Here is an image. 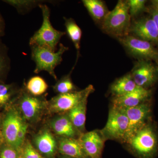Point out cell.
Instances as JSON below:
<instances>
[{
  "label": "cell",
  "instance_id": "obj_16",
  "mask_svg": "<svg viewBox=\"0 0 158 158\" xmlns=\"http://www.w3.org/2000/svg\"><path fill=\"white\" fill-rule=\"evenodd\" d=\"M50 126L60 137L78 138L81 135L74 126L67 114L53 118L50 122Z\"/></svg>",
  "mask_w": 158,
  "mask_h": 158
},
{
  "label": "cell",
  "instance_id": "obj_10",
  "mask_svg": "<svg viewBox=\"0 0 158 158\" xmlns=\"http://www.w3.org/2000/svg\"><path fill=\"white\" fill-rule=\"evenodd\" d=\"M25 121L20 111L15 108L9 110L3 120V138L8 145L17 150L18 134Z\"/></svg>",
  "mask_w": 158,
  "mask_h": 158
},
{
  "label": "cell",
  "instance_id": "obj_7",
  "mask_svg": "<svg viewBox=\"0 0 158 158\" xmlns=\"http://www.w3.org/2000/svg\"><path fill=\"white\" fill-rule=\"evenodd\" d=\"M94 90L93 86L89 85L83 90L57 94L48 102L47 107L52 113H68L84 98L89 97Z\"/></svg>",
  "mask_w": 158,
  "mask_h": 158
},
{
  "label": "cell",
  "instance_id": "obj_18",
  "mask_svg": "<svg viewBox=\"0 0 158 158\" xmlns=\"http://www.w3.org/2000/svg\"><path fill=\"white\" fill-rule=\"evenodd\" d=\"M88 97L84 98L67 113L74 126L81 135L85 133L86 110Z\"/></svg>",
  "mask_w": 158,
  "mask_h": 158
},
{
  "label": "cell",
  "instance_id": "obj_35",
  "mask_svg": "<svg viewBox=\"0 0 158 158\" xmlns=\"http://www.w3.org/2000/svg\"><path fill=\"white\" fill-rule=\"evenodd\" d=\"M18 158H24V157L22 155L18 156Z\"/></svg>",
  "mask_w": 158,
  "mask_h": 158
},
{
  "label": "cell",
  "instance_id": "obj_37",
  "mask_svg": "<svg viewBox=\"0 0 158 158\" xmlns=\"http://www.w3.org/2000/svg\"><path fill=\"white\" fill-rule=\"evenodd\" d=\"M0 124H1V119H0Z\"/></svg>",
  "mask_w": 158,
  "mask_h": 158
},
{
  "label": "cell",
  "instance_id": "obj_30",
  "mask_svg": "<svg viewBox=\"0 0 158 158\" xmlns=\"http://www.w3.org/2000/svg\"><path fill=\"white\" fill-rule=\"evenodd\" d=\"M27 130V124L25 122L20 129L17 136L18 150L23 145Z\"/></svg>",
  "mask_w": 158,
  "mask_h": 158
},
{
  "label": "cell",
  "instance_id": "obj_34",
  "mask_svg": "<svg viewBox=\"0 0 158 158\" xmlns=\"http://www.w3.org/2000/svg\"><path fill=\"white\" fill-rule=\"evenodd\" d=\"M152 3H154V4H156L158 5V1H152Z\"/></svg>",
  "mask_w": 158,
  "mask_h": 158
},
{
  "label": "cell",
  "instance_id": "obj_36",
  "mask_svg": "<svg viewBox=\"0 0 158 158\" xmlns=\"http://www.w3.org/2000/svg\"><path fill=\"white\" fill-rule=\"evenodd\" d=\"M156 62L157 65V66L158 67V59L156 60Z\"/></svg>",
  "mask_w": 158,
  "mask_h": 158
},
{
  "label": "cell",
  "instance_id": "obj_15",
  "mask_svg": "<svg viewBox=\"0 0 158 158\" xmlns=\"http://www.w3.org/2000/svg\"><path fill=\"white\" fill-rule=\"evenodd\" d=\"M38 152L45 158H53L58 149V142L50 131L41 130L33 139Z\"/></svg>",
  "mask_w": 158,
  "mask_h": 158
},
{
  "label": "cell",
  "instance_id": "obj_29",
  "mask_svg": "<svg viewBox=\"0 0 158 158\" xmlns=\"http://www.w3.org/2000/svg\"><path fill=\"white\" fill-rule=\"evenodd\" d=\"M17 150L8 145L3 148L1 152V158H18Z\"/></svg>",
  "mask_w": 158,
  "mask_h": 158
},
{
  "label": "cell",
  "instance_id": "obj_11",
  "mask_svg": "<svg viewBox=\"0 0 158 158\" xmlns=\"http://www.w3.org/2000/svg\"><path fill=\"white\" fill-rule=\"evenodd\" d=\"M136 85L148 89L157 81L158 67L146 60H139L131 73Z\"/></svg>",
  "mask_w": 158,
  "mask_h": 158
},
{
  "label": "cell",
  "instance_id": "obj_22",
  "mask_svg": "<svg viewBox=\"0 0 158 158\" xmlns=\"http://www.w3.org/2000/svg\"><path fill=\"white\" fill-rule=\"evenodd\" d=\"M65 21L66 34H67L71 40L72 41L77 50V60L80 55L81 41L82 37V31L74 20L72 18L63 17ZM76 61V63H77ZM76 63L75 65H76Z\"/></svg>",
  "mask_w": 158,
  "mask_h": 158
},
{
  "label": "cell",
  "instance_id": "obj_4",
  "mask_svg": "<svg viewBox=\"0 0 158 158\" xmlns=\"http://www.w3.org/2000/svg\"><path fill=\"white\" fill-rule=\"evenodd\" d=\"M31 59L36 65L34 73L38 74L45 71L57 81L55 69L62 62V56L68 50L69 48L60 43L59 48L56 52L36 46H31Z\"/></svg>",
  "mask_w": 158,
  "mask_h": 158
},
{
  "label": "cell",
  "instance_id": "obj_12",
  "mask_svg": "<svg viewBox=\"0 0 158 158\" xmlns=\"http://www.w3.org/2000/svg\"><path fill=\"white\" fill-rule=\"evenodd\" d=\"M79 139L89 158H102L106 139L100 130L83 133Z\"/></svg>",
  "mask_w": 158,
  "mask_h": 158
},
{
  "label": "cell",
  "instance_id": "obj_27",
  "mask_svg": "<svg viewBox=\"0 0 158 158\" xmlns=\"http://www.w3.org/2000/svg\"><path fill=\"white\" fill-rule=\"evenodd\" d=\"M129 13L131 16H137L144 11L146 1L144 0H129L128 1Z\"/></svg>",
  "mask_w": 158,
  "mask_h": 158
},
{
  "label": "cell",
  "instance_id": "obj_19",
  "mask_svg": "<svg viewBox=\"0 0 158 158\" xmlns=\"http://www.w3.org/2000/svg\"><path fill=\"white\" fill-rule=\"evenodd\" d=\"M21 91V89L14 83L0 82V109L8 107L16 101Z\"/></svg>",
  "mask_w": 158,
  "mask_h": 158
},
{
  "label": "cell",
  "instance_id": "obj_3",
  "mask_svg": "<svg viewBox=\"0 0 158 158\" xmlns=\"http://www.w3.org/2000/svg\"><path fill=\"white\" fill-rule=\"evenodd\" d=\"M131 18L127 1H118L102 23L103 30L118 38L127 36L130 32Z\"/></svg>",
  "mask_w": 158,
  "mask_h": 158
},
{
  "label": "cell",
  "instance_id": "obj_17",
  "mask_svg": "<svg viewBox=\"0 0 158 158\" xmlns=\"http://www.w3.org/2000/svg\"><path fill=\"white\" fill-rule=\"evenodd\" d=\"M59 139L58 149L62 155L76 158H89L79 138L60 137Z\"/></svg>",
  "mask_w": 158,
  "mask_h": 158
},
{
  "label": "cell",
  "instance_id": "obj_13",
  "mask_svg": "<svg viewBox=\"0 0 158 158\" xmlns=\"http://www.w3.org/2000/svg\"><path fill=\"white\" fill-rule=\"evenodd\" d=\"M130 32L135 37L158 46V30L151 17L135 21L131 25Z\"/></svg>",
  "mask_w": 158,
  "mask_h": 158
},
{
  "label": "cell",
  "instance_id": "obj_6",
  "mask_svg": "<svg viewBox=\"0 0 158 158\" xmlns=\"http://www.w3.org/2000/svg\"><path fill=\"white\" fill-rule=\"evenodd\" d=\"M128 125V119L121 109L112 106L109 111L106 124L100 130L106 140H115L123 142Z\"/></svg>",
  "mask_w": 158,
  "mask_h": 158
},
{
  "label": "cell",
  "instance_id": "obj_23",
  "mask_svg": "<svg viewBox=\"0 0 158 158\" xmlns=\"http://www.w3.org/2000/svg\"><path fill=\"white\" fill-rule=\"evenodd\" d=\"M4 2L10 5L16 9L20 14L27 13L31 10L41 4L47 2L56 3L52 1H39V0H3Z\"/></svg>",
  "mask_w": 158,
  "mask_h": 158
},
{
  "label": "cell",
  "instance_id": "obj_20",
  "mask_svg": "<svg viewBox=\"0 0 158 158\" xmlns=\"http://www.w3.org/2000/svg\"><path fill=\"white\" fill-rule=\"evenodd\" d=\"M82 3L96 22L102 23L109 13L105 3L100 0H83Z\"/></svg>",
  "mask_w": 158,
  "mask_h": 158
},
{
  "label": "cell",
  "instance_id": "obj_32",
  "mask_svg": "<svg viewBox=\"0 0 158 158\" xmlns=\"http://www.w3.org/2000/svg\"><path fill=\"white\" fill-rule=\"evenodd\" d=\"M5 30H6V22L2 15L0 13V40H1V37L5 36Z\"/></svg>",
  "mask_w": 158,
  "mask_h": 158
},
{
  "label": "cell",
  "instance_id": "obj_28",
  "mask_svg": "<svg viewBox=\"0 0 158 158\" xmlns=\"http://www.w3.org/2000/svg\"><path fill=\"white\" fill-rule=\"evenodd\" d=\"M22 155L24 158H45L29 141H27L25 145Z\"/></svg>",
  "mask_w": 158,
  "mask_h": 158
},
{
  "label": "cell",
  "instance_id": "obj_14",
  "mask_svg": "<svg viewBox=\"0 0 158 158\" xmlns=\"http://www.w3.org/2000/svg\"><path fill=\"white\" fill-rule=\"evenodd\" d=\"M150 94V90L137 86L129 93L114 97L112 106L120 109L134 107L147 102Z\"/></svg>",
  "mask_w": 158,
  "mask_h": 158
},
{
  "label": "cell",
  "instance_id": "obj_8",
  "mask_svg": "<svg viewBox=\"0 0 158 158\" xmlns=\"http://www.w3.org/2000/svg\"><path fill=\"white\" fill-rule=\"evenodd\" d=\"M120 109L125 113L128 119V127L123 142L126 143L137 132L148 124L151 109L147 102L134 107Z\"/></svg>",
  "mask_w": 158,
  "mask_h": 158
},
{
  "label": "cell",
  "instance_id": "obj_25",
  "mask_svg": "<svg viewBox=\"0 0 158 158\" xmlns=\"http://www.w3.org/2000/svg\"><path fill=\"white\" fill-rule=\"evenodd\" d=\"M9 48L0 40V82H5L11 68Z\"/></svg>",
  "mask_w": 158,
  "mask_h": 158
},
{
  "label": "cell",
  "instance_id": "obj_33",
  "mask_svg": "<svg viewBox=\"0 0 158 158\" xmlns=\"http://www.w3.org/2000/svg\"><path fill=\"white\" fill-rule=\"evenodd\" d=\"M61 158H76L71 157H69V156H67L62 155V156L61 157Z\"/></svg>",
  "mask_w": 158,
  "mask_h": 158
},
{
  "label": "cell",
  "instance_id": "obj_21",
  "mask_svg": "<svg viewBox=\"0 0 158 158\" xmlns=\"http://www.w3.org/2000/svg\"><path fill=\"white\" fill-rule=\"evenodd\" d=\"M137 86L131 74H127L113 83L111 87V91L114 96H120L132 91Z\"/></svg>",
  "mask_w": 158,
  "mask_h": 158
},
{
  "label": "cell",
  "instance_id": "obj_9",
  "mask_svg": "<svg viewBox=\"0 0 158 158\" xmlns=\"http://www.w3.org/2000/svg\"><path fill=\"white\" fill-rule=\"evenodd\" d=\"M119 40L131 55L139 60L156 62L158 59V50L151 43L128 35L119 38Z\"/></svg>",
  "mask_w": 158,
  "mask_h": 158
},
{
  "label": "cell",
  "instance_id": "obj_24",
  "mask_svg": "<svg viewBox=\"0 0 158 158\" xmlns=\"http://www.w3.org/2000/svg\"><path fill=\"white\" fill-rule=\"evenodd\" d=\"M24 88L31 95L40 97L46 92L48 86L45 80L41 77L34 76L29 79Z\"/></svg>",
  "mask_w": 158,
  "mask_h": 158
},
{
  "label": "cell",
  "instance_id": "obj_31",
  "mask_svg": "<svg viewBox=\"0 0 158 158\" xmlns=\"http://www.w3.org/2000/svg\"><path fill=\"white\" fill-rule=\"evenodd\" d=\"M152 4V7L150 10L151 17L154 22L158 30V5L153 3Z\"/></svg>",
  "mask_w": 158,
  "mask_h": 158
},
{
  "label": "cell",
  "instance_id": "obj_2",
  "mask_svg": "<svg viewBox=\"0 0 158 158\" xmlns=\"http://www.w3.org/2000/svg\"><path fill=\"white\" fill-rule=\"evenodd\" d=\"M126 143L131 152L138 158H154L158 153L157 137L152 127L148 124Z\"/></svg>",
  "mask_w": 158,
  "mask_h": 158
},
{
  "label": "cell",
  "instance_id": "obj_26",
  "mask_svg": "<svg viewBox=\"0 0 158 158\" xmlns=\"http://www.w3.org/2000/svg\"><path fill=\"white\" fill-rule=\"evenodd\" d=\"M75 67L68 74L63 76L52 86L53 90L58 94H64L77 91V88L71 78V73Z\"/></svg>",
  "mask_w": 158,
  "mask_h": 158
},
{
  "label": "cell",
  "instance_id": "obj_1",
  "mask_svg": "<svg viewBox=\"0 0 158 158\" xmlns=\"http://www.w3.org/2000/svg\"><path fill=\"white\" fill-rule=\"evenodd\" d=\"M39 7L42 12V25L30 38L29 45L30 47L36 46L56 52L60 40L66 33L57 30L52 25L50 9L47 5L41 4Z\"/></svg>",
  "mask_w": 158,
  "mask_h": 158
},
{
  "label": "cell",
  "instance_id": "obj_5",
  "mask_svg": "<svg viewBox=\"0 0 158 158\" xmlns=\"http://www.w3.org/2000/svg\"><path fill=\"white\" fill-rule=\"evenodd\" d=\"M16 101L23 117L26 121L30 123L38 121L48 106V102L43 97L31 95L24 88L21 89Z\"/></svg>",
  "mask_w": 158,
  "mask_h": 158
}]
</instances>
